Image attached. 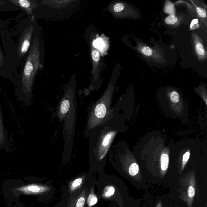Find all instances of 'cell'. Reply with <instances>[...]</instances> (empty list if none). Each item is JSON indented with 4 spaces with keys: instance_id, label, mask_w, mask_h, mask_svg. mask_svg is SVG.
I'll return each mask as SVG.
<instances>
[{
    "instance_id": "obj_21",
    "label": "cell",
    "mask_w": 207,
    "mask_h": 207,
    "mask_svg": "<svg viewBox=\"0 0 207 207\" xmlns=\"http://www.w3.org/2000/svg\"><path fill=\"white\" fill-rule=\"evenodd\" d=\"M104 41L102 39H98L93 42V45L96 48H102L104 46Z\"/></svg>"
},
{
    "instance_id": "obj_14",
    "label": "cell",
    "mask_w": 207,
    "mask_h": 207,
    "mask_svg": "<svg viewBox=\"0 0 207 207\" xmlns=\"http://www.w3.org/2000/svg\"><path fill=\"white\" fill-rule=\"evenodd\" d=\"M168 155L165 153L162 154L161 157L160 162L161 165V169L162 170L165 171L167 169L169 164Z\"/></svg>"
},
{
    "instance_id": "obj_20",
    "label": "cell",
    "mask_w": 207,
    "mask_h": 207,
    "mask_svg": "<svg viewBox=\"0 0 207 207\" xmlns=\"http://www.w3.org/2000/svg\"><path fill=\"white\" fill-rule=\"evenodd\" d=\"M199 24L198 19H193L191 21L190 25V29L191 30H194L199 28Z\"/></svg>"
},
{
    "instance_id": "obj_18",
    "label": "cell",
    "mask_w": 207,
    "mask_h": 207,
    "mask_svg": "<svg viewBox=\"0 0 207 207\" xmlns=\"http://www.w3.org/2000/svg\"><path fill=\"white\" fill-rule=\"evenodd\" d=\"M139 168L137 164L134 163L130 165L129 170V173L132 176H134L138 173Z\"/></svg>"
},
{
    "instance_id": "obj_24",
    "label": "cell",
    "mask_w": 207,
    "mask_h": 207,
    "mask_svg": "<svg viewBox=\"0 0 207 207\" xmlns=\"http://www.w3.org/2000/svg\"><path fill=\"white\" fill-rule=\"evenodd\" d=\"M188 196L190 197H193L194 196L195 193V188L192 186H190L188 188Z\"/></svg>"
},
{
    "instance_id": "obj_19",
    "label": "cell",
    "mask_w": 207,
    "mask_h": 207,
    "mask_svg": "<svg viewBox=\"0 0 207 207\" xmlns=\"http://www.w3.org/2000/svg\"><path fill=\"white\" fill-rule=\"evenodd\" d=\"M171 100L174 103H177L179 102L180 97L179 93L176 91H173L172 93L170 96Z\"/></svg>"
},
{
    "instance_id": "obj_23",
    "label": "cell",
    "mask_w": 207,
    "mask_h": 207,
    "mask_svg": "<svg viewBox=\"0 0 207 207\" xmlns=\"http://www.w3.org/2000/svg\"><path fill=\"white\" fill-rule=\"evenodd\" d=\"M85 203V199L84 197H81L78 200L76 204L77 207H83Z\"/></svg>"
},
{
    "instance_id": "obj_7",
    "label": "cell",
    "mask_w": 207,
    "mask_h": 207,
    "mask_svg": "<svg viewBox=\"0 0 207 207\" xmlns=\"http://www.w3.org/2000/svg\"><path fill=\"white\" fill-rule=\"evenodd\" d=\"M10 144L8 132L4 127L3 119L0 102V151L3 149L6 151H9L10 149Z\"/></svg>"
},
{
    "instance_id": "obj_4",
    "label": "cell",
    "mask_w": 207,
    "mask_h": 207,
    "mask_svg": "<svg viewBox=\"0 0 207 207\" xmlns=\"http://www.w3.org/2000/svg\"><path fill=\"white\" fill-rule=\"evenodd\" d=\"M107 10L115 17L123 18L132 17L133 15V9L130 6L122 2H115L110 4Z\"/></svg>"
},
{
    "instance_id": "obj_11",
    "label": "cell",
    "mask_w": 207,
    "mask_h": 207,
    "mask_svg": "<svg viewBox=\"0 0 207 207\" xmlns=\"http://www.w3.org/2000/svg\"><path fill=\"white\" fill-rule=\"evenodd\" d=\"M45 188L37 185L32 184L20 186L15 189L16 192L25 194H36L43 192Z\"/></svg>"
},
{
    "instance_id": "obj_2",
    "label": "cell",
    "mask_w": 207,
    "mask_h": 207,
    "mask_svg": "<svg viewBox=\"0 0 207 207\" xmlns=\"http://www.w3.org/2000/svg\"><path fill=\"white\" fill-rule=\"evenodd\" d=\"M21 24L20 35L15 44V53L11 63L14 80L18 75L17 69L22 65L30 48L37 22L34 20V17H30Z\"/></svg>"
},
{
    "instance_id": "obj_5",
    "label": "cell",
    "mask_w": 207,
    "mask_h": 207,
    "mask_svg": "<svg viewBox=\"0 0 207 207\" xmlns=\"http://www.w3.org/2000/svg\"><path fill=\"white\" fill-rule=\"evenodd\" d=\"M11 3L24 10L31 17H33L34 11L37 7V1L35 0H8Z\"/></svg>"
},
{
    "instance_id": "obj_1",
    "label": "cell",
    "mask_w": 207,
    "mask_h": 207,
    "mask_svg": "<svg viewBox=\"0 0 207 207\" xmlns=\"http://www.w3.org/2000/svg\"><path fill=\"white\" fill-rule=\"evenodd\" d=\"M39 27L36 24L32 42L22 65L20 73L12 83L17 99L28 106L31 105L34 80L42 68L43 48Z\"/></svg>"
},
{
    "instance_id": "obj_3",
    "label": "cell",
    "mask_w": 207,
    "mask_h": 207,
    "mask_svg": "<svg viewBox=\"0 0 207 207\" xmlns=\"http://www.w3.org/2000/svg\"><path fill=\"white\" fill-rule=\"evenodd\" d=\"M97 131L90 140L89 155L102 160L107 155L115 135V132L108 130L107 125L97 127Z\"/></svg>"
},
{
    "instance_id": "obj_12",
    "label": "cell",
    "mask_w": 207,
    "mask_h": 207,
    "mask_svg": "<svg viewBox=\"0 0 207 207\" xmlns=\"http://www.w3.org/2000/svg\"><path fill=\"white\" fill-rule=\"evenodd\" d=\"M107 107L105 104L100 102L97 104L94 109V115L97 119H102L105 117Z\"/></svg>"
},
{
    "instance_id": "obj_9",
    "label": "cell",
    "mask_w": 207,
    "mask_h": 207,
    "mask_svg": "<svg viewBox=\"0 0 207 207\" xmlns=\"http://www.w3.org/2000/svg\"><path fill=\"white\" fill-rule=\"evenodd\" d=\"M137 49L144 56L147 58L153 59L156 60L157 61H161L162 59V55L159 52L155 49H152L147 45H144L141 43L138 44Z\"/></svg>"
},
{
    "instance_id": "obj_15",
    "label": "cell",
    "mask_w": 207,
    "mask_h": 207,
    "mask_svg": "<svg viewBox=\"0 0 207 207\" xmlns=\"http://www.w3.org/2000/svg\"><path fill=\"white\" fill-rule=\"evenodd\" d=\"M70 108V103L69 100L64 99L62 102L60 106V111L62 114L67 113Z\"/></svg>"
},
{
    "instance_id": "obj_27",
    "label": "cell",
    "mask_w": 207,
    "mask_h": 207,
    "mask_svg": "<svg viewBox=\"0 0 207 207\" xmlns=\"http://www.w3.org/2000/svg\"><path fill=\"white\" fill-rule=\"evenodd\" d=\"M189 156H190V153H189V152H186L184 154L183 157V165H184V164H185L187 162V161L188 160V159L189 158Z\"/></svg>"
},
{
    "instance_id": "obj_22",
    "label": "cell",
    "mask_w": 207,
    "mask_h": 207,
    "mask_svg": "<svg viewBox=\"0 0 207 207\" xmlns=\"http://www.w3.org/2000/svg\"><path fill=\"white\" fill-rule=\"evenodd\" d=\"M88 201L90 206L94 205L97 202V198L94 195H90L88 199Z\"/></svg>"
},
{
    "instance_id": "obj_26",
    "label": "cell",
    "mask_w": 207,
    "mask_h": 207,
    "mask_svg": "<svg viewBox=\"0 0 207 207\" xmlns=\"http://www.w3.org/2000/svg\"><path fill=\"white\" fill-rule=\"evenodd\" d=\"M115 191V188H113V187H109L107 192L106 193V195L107 197L111 196L114 194Z\"/></svg>"
},
{
    "instance_id": "obj_10",
    "label": "cell",
    "mask_w": 207,
    "mask_h": 207,
    "mask_svg": "<svg viewBox=\"0 0 207 207\" xmlns=\"http://www.w3.org/2000/svg\"><path fill=\"white\" fill-rule=\"evenodd\" d=\"M0 67L7 76V79H10L11 82L14 79V73L7 60L6 57L0 47Z\"/></svg>"
},
{
    "instance_id": "obj_25",
    "label": "cell",
    "mask_w": 207,
    "mask_h": 207,
    "mask_svg": "<svg viewBox=\"0 0 207 207\" xmlns=\"http://www.w3.org/2000/svg\"><path fill=\"white\" fill-rule=\"evenodd\" d=\"M82 181H82V179H80V178L77 179L74 181L73 183L72 184V186L73 187H77L81 185L82 183Z\"/></svg>"
},
{
    "instance_id": "obj_13",
    "label": "cell",
    "mask_w": 207,
    "mask_h": 207,
    "mask_svg": "<svg viewBox=\"0 0 207 207\" xmlns=\"http://www.w3.org/2000/svg\"><path fill=\"white\" fill-rule=\"evenodd\" d=\"M164 11L165 13H168L170 15H175V6L173 3L170 1H166Z\"/></svg>"
},
{
    "instance_id": "obj_8",
    "label": "cell",
    "mask_w": 207,
    "mask_h": 207,
    "mask_svg": "<svg viewBox=\"0 0 207 207\" xmlns=\"http://www.w3.org/2000/svg\"><path fill=\"white\" fill-rule=\"evenodd\" d=\"M192 44L195 54L200 60H206L207 58L206 50L204 47L201 39L195 33H192Z\"/></svg>"
},
{
    "instance_id": "obj_6",
    "label": "cell",
    "mask_w": 207,
    "mask_h": 207,
    "mask_svg": "<svg viewBox=\"0 0 207 207\" xmlns=\"http://www.w3.org/2000/svg\"><path fill=\"white\" fill-rule=\"evenodd\" d=\"M91 58L92 61V75L95 81H96L99 76L102 65L101 60L99 52L95 49L93 46H91Z\"/></svg>"
},
{
    "instance_id": "obj_17",
    "label": "cell",
    "mask_w": 207,
    "mask_h": 207,
    "mask_svg": "<svg viewBox=\"0 0 207 207\" xmlns=\"http://www.w3.org/2000/svg\"><path fill=\"white\" fill-rule=\"evenodd\" d=\"M165 22L168 25H174L177 23L179 19L175 15H170L165 18Z\"/></svg>"
},
{
    "instance_id": "obj_28",
    "label": "cell",
    "mask_w": 207,
    "mask_h": 207,
    "mask_svg": "<svg viewBox=\"0 0 207 207\" xmlns=\"http://www.w3.org/2000/svg\"><path fill=\"white\" fill-rule=\"evenodd\" d=\"M0 75L2 77H4V78L7 79V76H6V74L3 71V70H2L1 67H0Z\"/></svg>"
},
{
    "instance_id": "obj_16",
    "label": "cell",
    "mask_w": 207,
    "mask_h": 207,
    "mask_svg": "<svg viewBox=\"0 0 207 207\" xmlns=\"http://www.w3.org/2000/svg\"><path fill=\"white\" fill-rule=\"evenodd\" d=\"M193 6L195 7V10H196L198 16L202 19H206L207 16V12L206 10L201 7L196 6L194 3H193Z\"/></svg>"
}]
</instances>
